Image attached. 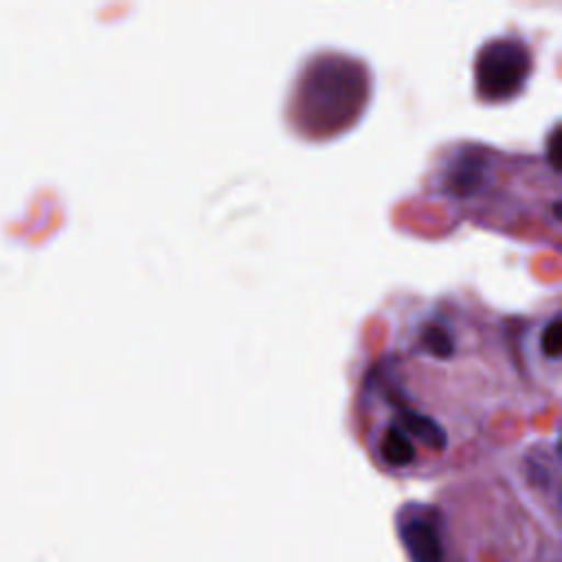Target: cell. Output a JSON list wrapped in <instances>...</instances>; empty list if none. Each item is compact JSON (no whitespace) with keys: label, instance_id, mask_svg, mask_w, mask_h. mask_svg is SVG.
Returning a JSON list of instances; mask_svg holds the SVG:
<instances>
[{"label":"cell","instance_id":"6da1fadb","mask_svg":"<svg viewBox=\"0 0 562 562\" xmlns=\"http://www.w3.org/2000/svg\"><path fill=\"white\" fill-rule=\"evenodd\" d=\"M558 321L512 323L474 303L437 299L400 318L356 400L371 459L422 474L457 454L529 384L558 378Z\"/></svg>","mask_w":562,"mask_h":562},{"label":"cell","instance_id":"7a4b0ae2","mask_svg":"<svg viewBox=\"0 0 562 562\" xmlns=\"http://www.w3.org/2000/svg\"><path fill=\"white\" fill-rule=\"evenodd\" d=\"M533 55L522 37L505 35L485 42L474 61L476 94L481 101H512L529 81Z\"/></svg>","mask_w":562,"mask_h":562}]
</instances>
